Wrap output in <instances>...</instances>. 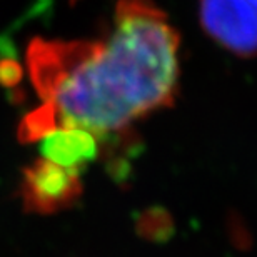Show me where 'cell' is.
I'll return each mask as SVG.
<instances>
[{
    "label": "cell",
    "mask_w": 257,
    "mask_h": 257,
    "mask_svg": "<svg viewBox=\"0 0 257 257\" xmlns=\"http://www.w3.org/2000/svg\"><path fill=\"white\" fill-rule=\"evenodd\" d=\"M30 79L42 100L19 128L24 142L59 125L109 136L171 105L179 82V34L152 0H120L100 40L34 39Z\"/></svg>",
    "instance_id": "cell-1"
},
{
    "label": "cell",
    "mask_w": 257,
    "mask_h": 257,
    "mask_svg": "<svg viewBox=\"0 0 257 257\" xmlns=\"http://www.w3.org/2000/svg\"><path fill=\"white\" fill-rule=\"evenodd\" d=\"M200 22L224 49L257 54V0H200Z\"/></svg>",
    "instance_id": "cell-2"
},
{
    "label": "cell",
    "mask_w": 257,
    "mask_h": 257,
    "mask_svg": "<svg viewBox=\"0 0 257 257\" xmlns=\"http://www.w3.org/2000/svg\"><path fill=\"white\" fill-rule=\"evenodd\" d=\"M80 172L40 157L24 171L20 195L25 209L35 214H54L70 207L82 194Z\"/></svg>",
    "instance_id": "cell-3"
},
{
    "label": "cell",
    "mask_w": 257,
    "mask_h": 257,
    "mask_svg": "<svg viewBox=\"0 0 257 257\" xmlns=\"http://www.w3.org/2000/svg\"><path fill=\"white\" fill-rule=\"evenodd\" d=\"M40 152L47 161L80 172L99 154V137L82 127L59 125L40 139Z\"/></svg>",
    "instance_id": "cell-4"
},
{
    "label": "cell",
    "mask_w": 257,
    "mask_h": 257,
    "mask_svg": "<svg viewBox=\"0 0 257 257\" xmlns=\"http://www.w3.org/2000/svg\"><path fill=\"white\" fill-rule=\"evenodd\" d=\"M20 72H19V65L12 62V60H4L0 62V82L4 85H14L19 82Z\"/></svg>",
    "instance_id": "cell-5"
},
{
    "label": "cell",
    "mask_w": 257,
    "mask_h": 257,
    "mask_svg": "<svg viewBox=\"0 0 257 257\" xmlns=\"http://www.w3.org/2000/svg\"><path fill=\"white\" fill-rule=\"evenodd\" d=\"M70 2H72V4H74V2H77V0H70Z\"/></svg>",
    "instance_id": "cell-6"
}]
</instances>
